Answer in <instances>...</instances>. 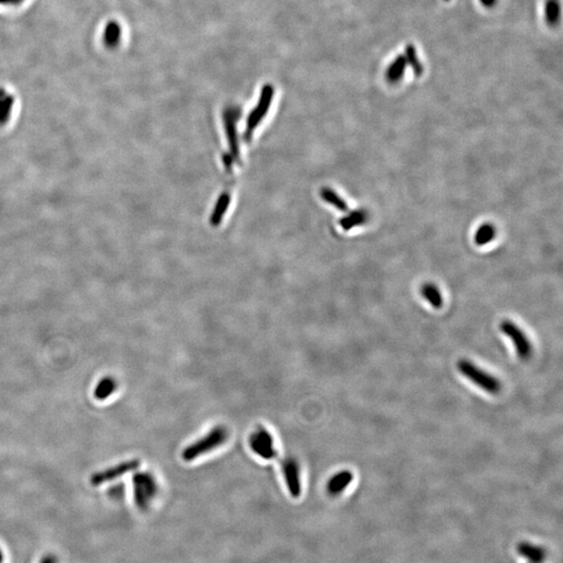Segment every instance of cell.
<instances>
[{
  "label": "cell",
  "mask_w": 563,
  "mask_h": 563,
  "mask_svg": "<svg viewBox=\"0 0 563 563\" xmlns=\"http://www.w3.org/2000/svg\"><path fill=\"white\" fill-rule=\"evenodd\" d=\"M229 438V431L226 426H217L211 429L205 436L197 439L188 447H185L182 453L185 461H194L201 456L211 453L226 443Z\"/></svg>",
  "instance_id": "obj_1"
},
{
  "label": "cell",
  "mask_w": 563,
  "mask_h": 563,
  "mask_svg": "<svg viewBox=\"0 0 563 563\" xmlns=\"http://www.w3.org/2000/svg\"><path fill=\"white\" fill-rule=\"evenodd\" d=\"M458 371L468 378L472 383L491 394H498L502 390V384L499 379L493 377L491 373L483 371L480 367H477L474 363L466 359H461L457 363Z\"/></svg>",
  "instance_id": "obj_2"
},
{
  "label": "cell",
  "mask_w": 563,
  "mask_h": 563,
  "mask_svg": "<svg viewBox=\"0 0 563 563\" xmlns=\"http://www.w3.org/2000/svg\"><path fill=\"white\" fill-rule=\"evenodd\" d=\"M134 499L141 510H146L157 497L159 486L151 472H138L133 478Z\"/></svg>",
  "instance_id": "obj_3"
},
{
  "label": "cell",
  "mask_w": 563,
  "mask_h": 563,
  "mask_svg": "<svg viewBox=\"0 0 563 563\" xmlns=\"http://www.w3.org/2000/svg\"><path fill=\"white\" fill-rule=\"evenodd\" d=\"M252 451L264 460H272L278 455L274 436L265 426H259L249 436Z\"/></svg>",
  "instance_id": "obj_4"
},
{
  "label": "cell",
  "mask_w": 563,
  "mask_h": 563,
  "mask_svg": "<svg viewBox=\"0 0 563 563\" xmlns=\"http://www.w3.org/2000/svg\"><path fill=\"white\" fill-rule=\"evenodd\" d=\"M500 330L507 336L516 348V354L522 360H527L532 356L533 348L525 332L511 321H503L500 323Z\"/></svg>",
  "instance_id": "obj_5"
},
{
  "label": "cell",
  "mask_w": 563,
  "mask_h": 563,
  "mask_svg": "<svg viewBox=\"0 0 563 563\" xmlns=\"http://www.w3.org/2000/svg\"><path fill=\"white\" fill-rule=\"evenodd\" d=\"M139 466V460L133 459L121 462V463L117 464V465L112 466V468H107V470L94 474L91 478L92 485H93V486H100V485L104 484V483L116 480V479L125 476L128 472L137 470Z\"/></svg>",
  "instance_id": "obj_6"
},
{
  "label": "cell",
  "mask_w": 563,
  "mask_h": 563,
  "mask_svg": "<svg viewBox=\"0 0 563 563\" xmlns=\"http://www.w3.org/2000/svg\"><path fill=\"white\" fill-rule=\"evenodd\" d=\"M282 472L290 495L298 498L302 493L300 464L294 458L287 457L282 461Z\"/></svg>",
  "instance_id": "obj_7"
},
{
  "label": "cell",
  "mask_w": 563,
  "mask_h": 563,
  "mask_svg": "<svg viewBox=\"0 0 563 563\" xmlns=\"http://www.w3.org/2000/svg\"><path fill=\"white\" fill-rule=\"evenodd\" d=\"M272 96H274V88H272V86L266 85L265 87L262 88L259 104H258L257 108L254 110V112L252 113L251 117H249V127H255L261 121L262 117L266 114L268 108H270V102H272Z\"/></svg>",
  "instance_id": "obj_8"
},
{
  "label": "cell",
  "mask_w": 563,
  "mask_h": 563,
  "mask_svg": "<svg viewBox=\"0 0 563 563\" xmlns=\"http://www.w3.org/2000/svg\"><path fill=\"white\" fill-rule=\"evenodd\" d=\"M354 480V475L350 470H341L334 475L327 483V491L329 495L336 497L344 493V489L350 486V483Z\"/></svg>",
  "instance_id": "obj_9"
},
{
  "label": "cell",
  "mask_w": 563,
  "mask_h": 563,
  "mask_svg": "<svg viewBox=\"0 0 563 563\" xmlns=\"http://www.w3.org/2000/svg\"><path fill=\"white\" fill-rule=\"evenodd\" d=\"M516 551L522 557L526 558L531 563H543L547 560V551L543 547L533 545L528 541H522L518 543Z\"/></svg>",
  "instance_id": "obj_10"
},
{
  "label": "cell",
  "mask_w": 563,
  "mask_h": 563,
  "mask_svg": "<svg viewBox=\"0 0 563 563\" xmlns=\"http://www.w3.org/2000/svg\"><path fill=\"white\" fill-rule=\"evenodd\" d=\"M422 295L424 300L435 309H440L443 304L442 294L437 286L433 283H426L421 288Z\"/></svg>",
  "instance_id": "obj_11"
},
{
  "label": "cell",
  "mask_w": 563,
  "mask_h": 563,
  "mask_svg": "<svg viewBox=\"0 0 563 563\" xmlns=\"http://www.w3.org/2000/svg\"><path fill=\"white\" fill-rule=\"evenodd\" d=\"M369 215L367 210H356V211L352 212L346 217L342 218L340 220V224H341L344 230L350 231L355 226L365 224L369 220Z\"/></svg>",
  "instance_id": "obj_12"
},
{
  "label": "cell",
  "mask_w": 563,
  "mask_h": 563,
  "mask_svg": "<svg viewBox=\"0 0 563 563\" xmlns=\"http://www.w3.org/2000/svg\"><path fill=\"white\" fill-rule=\"evenodd\" d=\"M116 390V380L113 379L112 377H106L96 386L95 390H94V396L98 401H104L108 399L109 396H112Z\"/></svg>",
  "instance_id": "obj_13"
},
{
  "label": "cell",
  "mask_w": 563,
  "mask_h": 563,
  "mask_svg": "<svg viewBox=\"0 0 563 563\" xmlns=\"http://www.w3.org/2000/svg\"><path fill=\"white\" fill-rule=\"evenodd\" d=\"M495 235H497L495 226L493 224L486 222V224H483L482 226H479L478 230H477L476 234H475V243L479 247L488 245L495 239Z\"/></svg>",
  "instance_id": "obj_14"
},
{
  "label": "cell",
  "mask_w": 563,
  "mask_h": 563,
  "mask_svg": "<svg viewBox=\"0 0 563 563\" xmlns=\"http://www.w3.org/2000/svg\"><path fill=\"white\" fill-rule=\"evenodd\" d=\"M321 194H323V197L325 199V201H327V203L333 205L334 207L337 208V209L340 210V211H348V203H346V201H344V199H341V197H340L339 195L335 192V191L329 188L323 189Z\"/></svg>",
  "instance_id": "obj_15"
},
{
  "label": "cell",
  "mask_w": 563,
  "mask_h": 563,
  "mask_svg": "<svg viewBox=\"0 0 563 563\" xmlns=\"http://www.w3.org/2000/svg\"><path fill=\"white\" fill-rule=\"evenodd\" d=\"M404 60L401 59L399 60L398 62H396V64L390 69L388 71L387 77L388 79H390L392 83H394V82H398L399 79L402 77L403 71H404Z\"/></svg>",
  "instance_id": "obj_16"
},
{
  "label": "cell",
  "mask_w": 563,
  "mask_h": 563,
  "mask_svg": "<svg viewBox=\"0 0 563 563\" xmlns=\"http://www.w3.org/2000/svg\"><path fill=\"white\" fill-rule=\"evenodd\" d=\"M558 4L556 1H550L549 4H548V17H549L550 20L555 21L558 17Z\"/></svg>",
  "instance_id": "obj_17"
},
{
  "label": "cell",
  "mask_w": 563,
  "mask_h": 563,
  "mask_svg": "<svg viewBox=\"0 0 563 563\" xmlns=\"http://www.w3.org/2000/svg\"><path fill=\"white\" fill-rule=\"evenodd\" d=\"M41 563H56V562L54 557H52V556H48V557L44 558Z\"/></svg>",
  "instance_id": "obj_18"
},
{
  "label": "cell",
  "mask_w": 563,
  "mask_h": 563,
  "mask_svg": "<svg viewBox=\"0 0 563 563\" xmlns=\"http://www.w3.org/2000/svg\"><path fill=\"white\" fill-rule=\"evenodd\" d=\"M4 556L3 553H2L1 549H0V563H3Z\"/></svg>",
  "instance_id": "obj_19"
},
{
  "label": "cell",
  "mask_w": 563,
  "mask_h": 563,
  "mask_svg": "<svg viewBox=\"0 0 563 563\" xmlns=\"http://www.w3.org/2000/svg\"><path fill=\"white\" fill-rule=\"evenodd\" d=\"M482 1L484 2V3L488 4L489 6V4L493 3V0H482Z\"/></svg>",
  "instance_id": "obj_20"
}]
</instances>
